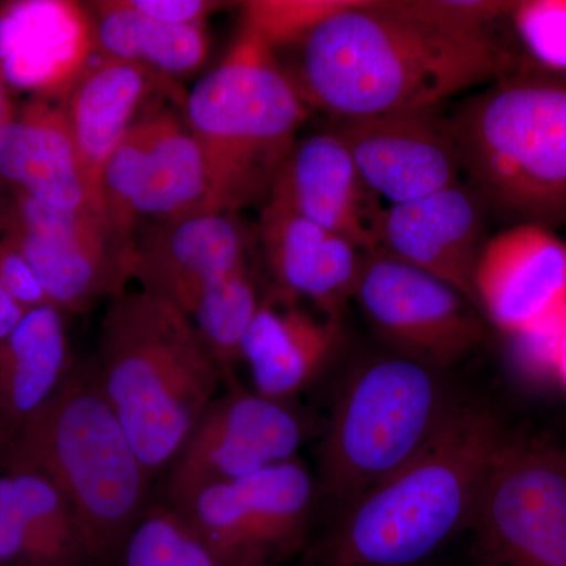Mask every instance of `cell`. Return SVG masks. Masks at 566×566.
<instances>
[{
    "mask_svg": "<svg viewBox=\"0 0 566 566\" xmlns=\"http://www.w3.org/2000/svg\"><path fill=\"white\" fill-rule=\"evenodd\" d=\"M515 3L501 0H408V6L427 20L475 32L491 31L495 21L510 17Z\"/></svg>",
    "mask_w": 566,
    "mask_h": 566,
    "instance_id": "32",
    "label": "cell"
},
{
    "mask_svg": "<svg viewBox=\"0 0 566 566\" xmlns=\"http://www.w3.org/2000/svg\"><path fill=\"white\" fill-rule=\"evenodd\" d=\"M490 409L457 403L408 463L338 510L318 566H419L469 528L506 439Z\"/></svg>",
    "mask_w": 566,
    "mask_h": 566,
    "instance_id": "2",
    "label": "cell"
},
{
    "mask_svg": "<svg viewBox=\"0 0 566 566\" xmlns=\"http://www.w3.org/2000/svg\"><path fill=\"white\" fill-rule=\"evenodd\" d=\"M436 109L340 118L331 132L379 199L412 202L457 185L463 174L449 122Z\"/></svg>",
    "mask_w": 566,
    "mask_h": 566,
    "instance_id": "13",
    "label": "cell"
},
{
    "mask_svg": "<svg viewBox=\"0 0 566 566\" xmlns=\"http://www.w3.org/2000/svg\"><path fill=\"white\" fill-rule=\"evenodd\" d=\"M354 301L390 353L444 371L485 344L486 319L449 283L378 251Z\"/></svg>",
    "mask_w": 566,
    "mask_h": 566,
    "instance_id": "10",
    "label": "cell"
},
{
    "mask_svg": "<svg viewBox=\"0 0 566 566\" xmlns=\"http://www.w3.org/2000/svg\"><path fill=\"white\" fill-rule=\"evenodd\" d=\"M7 244L24 256L50 303L62 312H87L99 297L125 292V266L107 243H84L7 229Z\"/></svg>",
    "mask_w": 566,
    "mask_h": 566,
    "instance_id": "25",
    "label": "cell"
},
{
    "mask_svg": "<svg viewBox=\"0 0 566 566\" xmlns=\"http://www.w3.org/2000/svg\"><path fill=\"white\" fill-rule=\"evenodd\" d=\"M259 281L251 264L216 283L200 297L191 318L221 364L226 382L234 381L233 367L241 360V345L262 304Z\"/></svg>",
    "mask_w": 566,
    "mask_h": 566,
    "instance_id": "28",
    "label": "cell"
},
{
    "mask_svg": "<svg viewBox=\"0 0 566 566\" xmlns=\"http://www.w3.org/2000/svg\"><path fill=\"white\" fill-rule=\"evenodd\" d=\"M151 147L150 111L123 137L104 169L102 208L107 240L128 274V256L133 249V230L148 155ZM129 277V275H128Z\"/></svg>",
    "mask_w": 566,
    "mask_h": 566,
    "instance_id": "27",
    "label": "cell"
},
{
    "mask_svg": "<svg viewBox=\"0 0 566 566\" xmlns=\"http://www.w3.org/2000/svg\"><path fill=\"white\" fill-rule=\"evenodd\" d=\"M0 469L36 472L57 488L93 566H115L150 509L153 476L99 389L93 364L73 365L51 400L0 449Z\"/></svg>",
    "mask_w": 566,
    "mask_h": 566,
    "instance_id": "4",
    "label": "cell"
},
{
    "mask_svg": "<svg viewBox=\"0 0 566 566\" xmlns=\"http://www.w3.org/2000/svg\"><path fill=\"white\" fill-rule=\"evenodd\" d=\"M486 203L457 182L382 214L379 251L449 283L475 305L474 275L486 244Z\"/></svg>",
    "mask_w": 566,
    "mask_h": 566,
    "instance_id": "16",
    "label": "cell"
},
{
    "mask_svg": "<svg viewBox=\"0 0 566 566\" xmlns=\"http://www.w3.org/2000/svg\"><path fill=\"white\" fill-rule=\"evenodd\" d=\"M115 566H221L167 504L153 505L134 527Z\"/></svg>",
    "mask_w": 566,
    "mask_h": 566,
    "instance_id": "29",
    "label": "cell"
},
{
    "mask_svg": "<svg viewBox=\"0 0 566 566\" xmlns=\"http://www.w3.org/2000/svg\"><path fill=\"white\" fill-rule=\"evenodd\" d=\"M469 528L474 566H566V447L506 436Z\"/></svg>",
    "mask_w": 566,
    "mask_h": 566,
    "instance_id": "8",
    "label": "cell"
},
{
    "mask_svg": "<svg viewBox=\"0 0 566 566\" xmlns=\"http://www.w3.org/2000/svg\"><path fill=\"white\" fill-rule=\"evenodd\" d=\"M270 197L365 253L379 251L386 207L333 132L294 144Z\"/></svg>",
    "mask_w": 566,
    "mask_h": 566,
    "instance_id": "17",
    "label": "cell"
},
{
    "mask_svg": "<svg viewBox=\"0 0 566 566\" xmlns=\"http://www.w3.org/2000/svg\"><path fill=\"white\" fill-rule=\"evenodd\" d=\"M553 376L554 386L566 392V324L558 327L554 335Z\"/></svg>",
    "mask_w": 566,
    "mask_h": 566,
    "instance_id": "36",
    "label": "cell"
},
{
    "mask_svg": "<svg viewBox=\"0 0 566 566\" xmlns=\"http://www.w3.org/2000/svg\"><path fill=\"white\" fill-rule=\"evenodd\" d=\"M442 374L394 353L349 371L319 446V495L345 509L408 463L458 403Z\"/></svg>",
    "mask_w": 566,
    "mask_h": 566,
    "instance_id": "7",
    "label": "cell"
},
{
    "mask_svg": "<svg viewBox=\"0 0 566 566\" xmlns=\"http://www.w3.org/2000/svg\"><path fill=\"white\" fill-rule=\"evenodd\" d=\"M318 482L294 458L172 506L221 566H281L307 543Z\"/></svg>",
    "mask_w": 566,
    "mask_h": 566,
    "instance_id": "9",
    "label": "cell"
},
{
    "mask_svg": "<svg viewBox=\"0 0 566 566\" xmlns=\"http://www.w3.org/2000/svg\"><path fill=\"white\" fill-rule=\"evenodd\" d=\"M480 314L506 338L566 323V243L551 229L516 223L488 238L474 275Z\"/></svg>",
    "mask_w": 566,
    "mask_h": 566,
    "instance_id": "12",
    "label": "cell"
},
{
    "mask_svg": "<svg viewBox=\"0 0 566 566\" xmlns=\"http://www.w3.org/2000/svg\"><path fill=\"white\" fill-rule=\"evenodd\" d=\"M259 241L271 281L266 293L342 319L367 253L273 197L263 205Z\"/></svg>",
    "mask_w": 566,
    "mask_h": 566,
    "instance_id": "15",
    "label": "cell"
},
{
    "mask_svg": "<svg viewBox=\"0 0 566 566\" xmlns=\"http://www.w3.org/2000/svg\"><path fill=\"white\" fill-rule=\"evenodd\" d=\"M0 285L28 311L52 305L24 256L6 241L0 243Z\"/></svg>",
    "mask_w": 566,
    "mask_h": 566,
    "instance_id": "33",
    "label": "cell"
},
{
    "mask_svg": "<svg viewBox=\"0 0 566 566\" xmlns=\"http://www.w3.org/2000/svg\"><path fill=\"white\" fill-rule=\"evenodd\" d=\"M128 2L134 10L145 17L172 25L205 24L210 14L223 7L222 2H210V0H128Z\"/></svg>",
    "mask_w": 566,
    "mask_h": 566,
    "instance_id": "34",
    "label": "cell"
},
{
    "mask_svg": "<svg viewBox=\"0 0 566 566\" xmlns=\"http://www.w3.org/2000/svg\"><path fill=\"white\" fill-rule=\"evenodd\" d=\"M151 147L137 218L163 221L200 214L229 212L222 203L218 181L199 142L172 112H150Z\"/></svg>",
    "mask_w": 566,
    "mask_h": 566,
    "instance_id": "24",
    "label": "cell"
},
{
    "mask_svg": "<svg viewBox=\"0 0 566 566\" xmlns=\"http://www.w3.org/2000/svg\"><path fill=\"white\" fill-rule=\"evenodd\" d=\"M342 342V319L264 293L241 345V360L248 364L256 394L293 401L318 381Z\"/></svg>",
    "mask_w": 566,
    "mask_h": 566,
    "instance_id": "19",
    "label": "cell"
},
{
    "mask_svg": "<svg viewBox=\"0 0 566 566\" xmlns=\"http://www.w3.org/2000/svg\"><path fill=\"white\" fill-rule=\"evenodd\" d=\"M0 175L40 202L98 219L65 111L48 99L36 98L0 128Z\"/></svg>",
    "mask_w": 566,
    "mask_h": 566,
    "instance_id": "21",
    "label": "cell"
},
{
    "mask_svg": "<svg viewBox=\"0 0 566 566\" xmlns=\"http://www.w3.org/2000/svg\"><path fill=\"white\" fill-rule=\"evenodd\" d=\"M28 308L22 307L2 285H0V340L9 337L18 324L22 322Z\"/></svg>",
    "mask_w": 566,
    "mask_h": 566,
    "instance_id": "35",
    "label": "cell"
},
{
    "mask_svg": "<svg viewBox=\"0 0 566 566\" xmlns=\"http://www.w3.org/2000/svg\"><path fill=\"white\" fill-rule=\"evenodd\" d=\"M161 77L137 63L103 57L87 66L65 96L63 111L93 211L102 222L104 169L123 137L136 125L140 107L161 84Z\"/></svg>",
    "mask_w": 566,
    "mask_h": 566,
    "instance_id": "20",
    "label": "cell"
},
{
    "mask_svg": "<svg viewBox=\"0 0 566 566\" xmlns=\"http://www.w3.org/2000/svg\"><path fill=\"white\" fill-rule=\"evenodd\" d=\"M354 0H252L241 3V29L271 51L296 48L308 33Z\"/></svg>",
    "mask_w": 566,
    "mask_h": 566,
    "instance_id": "30",
    "label": "cell"
},
{
    "mask_svg": "<svg viewBox=\"0 0 566 566\" xmlns=\"http://www.w3.org/2000/svg\"><path fill=\"white\" fill-rule=\"evenodd\" d=\"M63 312L41 305L0 340V449L51 400L71 368Z\"/></svg>",
    "mask_w": 566,
    "mask_h": 566,
    "instance_id": "23",
    "label": "cell"
},
{
    "mask_svg": "<svg viewBox=\"0 0 566 566\" xmlns=\"http://www.w3.org/2000/svg\"><path fill=\"white\" fill-rule=\"evenodd\" d=\"M93 365L153 479L170 468L226 381L191 318L144 290L112 297Z\"/></svg>",
    "mask_w": 566,
    "mask_h": 566,
    "instance_id": "3",
    "label": "cell"
},
{
    "mask_svg": "<svg viewBox=\"0 0 566 566\" xmlns=\"http://www.w3.org/2000/svg\"><path fill=\"white\" fill-rule=\"evenodd\" d=\"M251 245L234 212L170 219L133 244L128 275L191 318L208 290L251 264Z\"/></svg>",
    "mask_w": 566,
    "mask_h": 566,
    "instance_id": "14",
    "label": "cell"
},
{
    "mask_svg": "<svg viewBox=\"0 0 566 566\" xmlns=\"http://www.w3.org/2000/svg\"><path fill=\"white\" fill-rule=\"evenodd\" d=\"M185 109L229 212L266 202L308 115L277 54L243 29L189 92Z\"/></svg>",
    "mask_w": 566,
    "mask_h": 566,
    "instance_id": "6",
    "label": "cell"
},
{
    "mask_svg": "<svg viewBox=\"0 0 566 566\" xmlns=\"http://www.w3.org/2000/svg\"><path fill=\"white\" fill-rule=\"evenodd\" d=\"M14 117L13 106H11L9 85L3 81L0 74V128Z\"/></svg>",
    "mask_w": 566,
    "mask_h": 566,
    "instance_id": "37",
    "label": "cell"
},
{
    "mask_svg": "<svg viewBox=\"0 0 566 566\" xmlns=\"http://www.w3.org/2000/svg\"><path fill=\"white\" fill-rule=\"evenodd\" d=\"M95 33L87 9L69 0L0 6V74L40 99L69 95L87 70Z\"/></svg>",
    "mask_w": 566,
    "mask_h": 566,
    "instance_id": "18",
    "label": "cell"
},
{
    "mask_svg": "<svg viewBox=\"0 0 566 566\" xmlns=\"http://www.w3.org/2000/svg\"><path fill=\"white\" fill-rule=\"evenodd\" d=\"M509 20L524 62L545 73L566 76V0L516 2Z\"/></svg>",
    "mask_w": 566,
    "mask_h": 566,
    "instance_id": "31",
    "label": "cell"
},
{
    "mask_svg": "<svg viewBox=\"0 0 566 566\" xmlns=\"http://www.w3.org/2000/svg\"><path fill=\"white\" fill-rule=\"evenodd\" d=\"M293 50L292 69H283L301 98L338 120L434 109L524 65L493 31L438 24L408 0H354Z\"/></svg>",
    "mask_w": 566,
    "mask_h": 566,
    "instance_id": "1",
    "label": "cell"
},
{
    "mask_svg": "<svg viewBox=\"0 0 566 566\" xmlns=\"http://www.w3.org/2000/svg\"><path fill=\"white\" fill-rule=\"evenodd\" d=\"M0 566H93L69 502L36 472L0 469Z\"/></svg>",
    "mask_w": 566,
    "mask_h": 566,
    "instance_id": "22",
    "label": "cell"
},
{
    "mask_svg": "<svg viewBox=\"0 0 566 566\" xmlns=\"http://www.w3.org/2000/svg\"><path fill=\"white\" fill-rule=\"evenodd\" d=\"M461 167L488 210L549 229L566 219V76L524 62L450 117Z\"/></svg>",
    "mask_w": 566,
    "mask_h": 566,
    "instance_id": "5",
    "label": "cell"
},
{
    "mask_svg": "<svg viewBox=\"0 0 566 566\" xmlns=\"http://www.w3.org/2000/svg\"><path fill=\"white\" fill-rule=\"evenodd\" d=\"M227 386L167 469L164 504L180 505L205 488L292 461L304 444L307 419L292 401L251 392L237 379Z\"/></svg>",
    "mask_w": 566,
    "mask_h": 566,
    "instance_id": "11",
    "label": "cell"
},
{
    "mask_svg": "<svg viewBox=\"0 0 566 566\" xmlns=\"http://www.w3.org/2000/svg\"><path fill=\"white\" fill-rule=\"evenodd\" d=\"M91 17L103 57L137 63L163 76L191 73L207 61L205 24H164L134 10L128 0L95 3Z\"/></svg>",
    "mask_w": 566,
    "mask_h": 566,
    "instance_id": "26",
    "label": "cell"
}]
</instances>
